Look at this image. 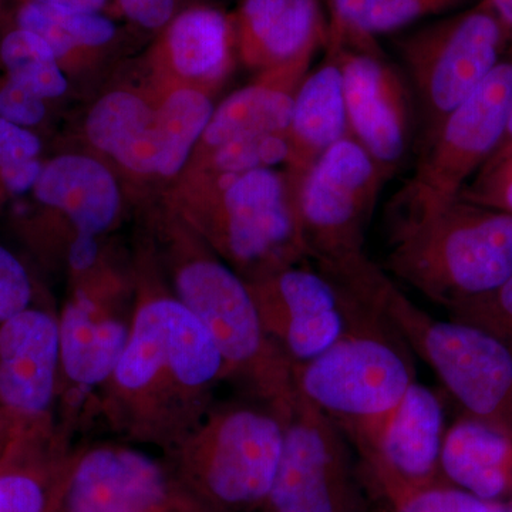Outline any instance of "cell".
I'll return each instance as SVG.
<instances>
[{
    "mask_svg": "<svg viewBox=\"0 0 512 512\" xmlns=\"http://www.w3.org/2000/svg\"><path fill=\"white\" fill-rule=\"evenodd\" d=\"M222 382L225 363L210 332L168 286L144 272L134 289L126 349L99 390V410L111 429L168 453L214 407Z\"/></svg>",
    "mask_w": 512,
    "mask_h": 512,
    "instance_id": "cell-1",
    "label": "cell"
},
{
    "mask_svg": "<svg viewBox=\"0 0 512 512\" xmlns=\"http://www.w3.org/2000/svg\"><path fill=\"white\" fill-rule=\"evenodd\" d=\"M439 377L464 416L512 437V348L487 330L421 309L366 252L316 265Z\"/></svg>",
    "mask_w": 512,
    "mask_h": 512,
    "instance_id": "cell-2",
    "label": "cell"
},
{
    "mask_svg": "<svg viewBox=\"0 0 512 512\" xmlns=\"http://www.w3.org/2000/svg\"><path fill=\"white\" fill-rule=\"evenodd\" d=\"M165 238L168 289L210 332L227 382L288 416L292 365L266 335L247 282L187 224L171 225Z\"/></svg>",
    "mask_w": 512,
    "mask_h": 512,
    "instance_id": "cell-3",
    "label": "cell"
},
{
    "mask_svg": "<svg viewBox=\"0 0 512 512\" xmlns=\"http://www.w3.org/2000/svg\"><path fill=\"white\" fill-rule=\"evenodd\" d=\"M339 292L348 312L345 332L315 359L292 366L293 392L333 421L360 456L380 436L416 372L402 340Z\"/></svg>",
    "mask_w": 512,
    "mask_h": 512,
    "instance_id": "cell-4",
    "label": "cell"
},
{
    "mask_svg": "<svg viewBox=\"0 0 512 512\" xmlns=\"http://www.w3.org/2000/svg\"><path fill=\"white\" fill-rule=\"evenodd\" d=\"M383 268L446 309L493 291L512 275V215L458 198L394 224Z\"/></svg>",
    "mask_w": 512,
    "mask_h": 512,
    "instance_id": "cell-5",
    "label": "cell"
},
{
    "mask_svg": "<svg viewBox=\"0 0 512 512\" xmlns=\"http://www.w3.org/2000/svg\"><path fill=\"white\" fill-rule=\"evenodd\" d=\"M286 416L261 400L215 403L163 454L208 512H259L274 484Z\"/></svg>",
    "mask_w": 512,
    "mask_h": 512,
    "instance_id": "cell-6",
    "label": "cell"
},
{
    "mask_svg": "<svg viewBox=\"0 0 512 512\" xmlns=\"http://www.w3.org/2000/svg\"><path fill=\"white\" fill-rule=\"evenodd\" d=\"M187 225L235 272L252 281L309 259L288 174L258 168L205 180Z\"/></svg>",
    "mask_w": 512,
    "mask_h": 512,
    "instance_id": "cell-7",
    "label": "cell"
},
{
    "mask_svg": "<svg viewBox=\"0 0 512 512\" xmlns=\"http://www.w3.org/2000/svg\"><path fill=\"white\" fill-rule=\"evenodd\" d=\"M512 104V53L458 106L429 140L394 197L396 224L420 220L458 200L503 136Z\"/></svg>",
    "mask_w": 512,
    "mask_h": 512,
    "instance_id": "cell-8",
    "label": "cell"
},
{
    "mask_svg": "<svg viewBox=\"0 0 512 512\" xmlns=\"http://www.w3.org/2000/svg\"><path fill=\"white\" fill-rule=\"evenodd\" d=\"M424 119V141L464 103L507 55L504 30L484 0L394 40Z\"/></svg>",
    "mask_w": 512,
    "mask_h": 512,
    "instance_id": "cell-9",
    "label": "cell"
},
{
    "mask_svg": "<svg viewBox=\"0 0 512 512\" xmlns=\"http://www.w3.org/2000/svg\"><path fill=\"white\" fill-rule=\"evenodd\" d=\"M214 104L207 94L180 89L153 107L137 94L116 90L90 110L86 133L101 153L133 173L174 177L200 143Z\"/></svg>",
    "mask_w": 512,
    "mask_h": 512,
    "instance_id": "cell-10",
    "label": "cell"
},
{
    "mask_svg": "<svg viewBox=\"0 0 512 512\" xmlns=\"http://www.w3.org/2000/svg\"><path fill=\"white\" fill-rule=\"evenodd\" d=\"M352 443L295 393L274 484L259 512H370Z\"/></svg>",
    "mask_w": 512,
    "mask_h": 512,
    "instance_id": "cell-11",
    "label": "cell"
},
{
    "mask_svg": "<svg viewBox=\"0 0 512 512\" xmlns=\"http://www.w3.org/2000/svg\"><path fill=\"white\" fill-rule=\"evenodd\" d=\"M387 180L350 136L316 161L298 194L299 224L312 262L328 264L365 252L367 228Z\"/></svg>",
    "mask_w": 512,
    "mask_h": 512,
    "instance_id": "cell-12",
    "label": "cell"
},
{
    "mask_svg": "<svg viewBox=\"0 0 512 512\" xmlns=\"http://www.w3.org/2000/svg\"><path fill=\"white\" fill-rule=\"evenodd\" d=\"M113 272L74 282L59 315L60 397L70 407L116 369L133 322L134 298Z\"/></svg>",
    "mask_w": 512,
    "mask_h": 512,
    "instance_id": "cell-13",
    "label": "cell"
},
{
    "mask_svg": "<svg viewBox=\"0 0 512 512\" xmlns=\"http://www.w3.org/2000/svg\"><path fill=\"white\" fill-rule=\"evenodd\" d=\"M60 512H208L165 457L119 443L83 447Z\"/></svg>",
    "mask_w": 512,
    "mask_h": 512,
    "instance_id": "cell-14",
    "label": "cell"
},
{
    "mask_svg": "<svg viewBox=\"0 0 512 512\" xmlns=\"http://www.w3.org/2000/svg\"><path fill=\"white\" fill-rule=\"evenodd\" d=\"M245 282L266 335L292 366L315 359L345 332L343 296L311 259Z\"/></svg>",
    "mask_w": 512,
    "mask_h": 512,
    "instance_id": "cell-15",
    "label": "cell"
},
{
    "mask_svg": "<svg viewBox=\"0 0 512 512\" xmlns=\"http://www.w3.org/2000/svg\"><path fill=\"white\" fill-rule=\"evenodd\" d=\"M446 431L439 394L416 380L375 443L357 456L372 504L393 503L446 483L440 468Z\"/></svg>",
    "mask_w": 512,
    "mask_h": 512,
    "instance_id": "cell-16",
    "label": "cell"
},
{
    "mask_svg": "<svg viewBox=\"0 0 512 512\" xmlns=\"http://www.w3.org/2000/svg\"><path fill=\"white\" fill-rule=\"evenodd\" d=\"M342 70L349 136L392 177L409 154L413 110L406 80L379 45H333Z\"/></svg>",
    "mask_w": 512,
    "mask_h": 512,
    "instance_id": "cell-17",
    "label": "cell"
},
{
    "mask_svg": "<svg viewBox=\"0 0 512 512\" xmlns=\"http://www.w3.org/2000/svg\"><path fill=\"white\" fill-rule=\"evenodd\" d=\"M74 420L28 417L0 456V512H60L83 447Z\"/></svg>",
    "mask_w": 512,
    "mask_h": 512,
    "instance_id": "cell-18",
    "label": "cell"
},
{
    "mask_svg": "<svg viewBox=\"0 0 512 512\" xmlns=\"http://www.w3.org/2000/svg\"><path fill=\"white\" fill-rule=\"evenodd\" d=\"M59 315L33 305L0 323V407L26 417L55 413L60 397Z\"/></svg>",
    "mask_w": 512,
    "mask_h": 512,
    "instance_id": "cell-19",
    "label": "cell"
},
{
    "mask_svg": "<svg viewBox=\"0 0 512 512\" xmlns=\"http://www.w3.org/2000/svg\"><path fill=\"white\" fill-rule=\"evenodd\" d=\"M320 47L325 45L308 47L295 59L264 70L261 79L222 101L202 134L204 153L237 138L286 134L296 93Z\"/></svg>",
    "mask_w": 512,
    "mask_h": 512,
    "instance_id": "cell-20",
    "label": "cell"
},
{
    "mask_svg": "<svg viewBox=\"0 0 512 512\" xmlns=\"http://www.w3.org/2000/svg\"><path fill=\"white\" fill-rule=\"evenodd\" d=\"M349 136L342 70L333 47L325 45V57L309 70L293 101L286 130V174L299 194L305 175L330 147Z\"/></svg>",
    "mask_w": 512,
    "mask_h": 512,
    "instance_id": "cell-21",
    "label": "cell"
},
{
    "mask_svg": "<svg viewBox=\"0 0 512 512\" xmlns=\"http://www.w3.org/2000/svg\"><path fill=\"white\" fill-rule=\"evenodd\" d=\"M232 22L239 55L262 70L325 45L328 37L323 0H242Z\"/></svg>",
    "mask_w": 512,
    "mask_h": 512,
    "instance_id": "cell-22",
    "label": "cell"
},
{
    "mask_svg": "<svg viewBox=\"0 0 512 512\" xmlns=\"http://www.w3.org/2000/svg\"><path fill=\"white\" fill-rule=\"evenodd\" d=\"M46 207L62 212L76 234L103 237L119 218V185L109 168L80 154H66L43 165L33 188Z\"/></svg>",
    "mask_w": 512,
    "mask_h": 512,
    "instance_id": "cell-23",
    "label": "cell"
},
{
    "mask_svg": "<svg viewBox=\"0 0 512 512\" xmlns=\"http://www.w3.org/2000/svg\"><path fill=\"white\" fill-rule=\"evenodd\" d=\"M440 468L446 483L500 503L512 490V437L463 414L447 427Z\"/></svg>",
    "mask_w": 512,
    "mask_h": 512,
    "instance_id": "cell-24",
    "label": "cell"
},
{
    "mask_svg": "<svg viewBox=\"0 0 512 512\" xmlns=\"http://www.w3.org/2000/svg\"><path fill=\"white\" fill-rule=\"evenodd\" d=\"M234 46L232 19L207 6L175 16L164 36V50L175 72L201 83L220 82L231 67Z\"/></svg>",
    "mask_w": 512,
    "mask_h": 512,
    "instance_id": "cell-25",
    "label": "cell"
},
{
    "mask_svg": "<svg viewBox=\"0 0 512 512\" xmlns=\"http://www.w3.org/2000/svg\"><path fill=\"white\" fill-rule=\"evenodd\" d=\"M471 0H328L326 42L366 47L424 19L440 18Z\"/></svg>",
    "mask_w": 512,
    "mask_h": 512,
    "instance_id": "cell-26",
    "label": "cell"
},
{
    "mask_svg": "<svg viewBox=\"0 0 512 512\" xmlns=\"http://www.w3.org/2000/svg\"><path fill=\"white\" fill-rule=\"evenodd\" d=\"M18 26L42 37L59 62L77 50L109 45L117 32L114 23L100 12L56 8L32 0L20 8Z\"/></svg>",
    "mask_w": 512,
    "mask_h": 512,
    "instance_id": "cell-27",
    "label": "cell"
},
{
    "mask_svg": "<svg viewBox=\"0 0 512 512\" xmlns=\"http://www.w3.org/2000/svg\"><path fill=\"white\" fill-rule=\"evenodd\" d=\"M0 59L8 80L35 93L40 99H57L67 92V80L52 47L28 30L8 33L0 45Z\"/></svg>",
    "mask_w": 512,
    "mask_h": 512,
    "instance_id": "cell-28",
    "label": "cell"
},
{
    "mask_svg": "<svg viewBox=\"0 0 512 512\" xmlns=\"http://www.w3.org/2000/svg\"><path fill=\"white\" fill-rule=\"evenodd\" d=\"M204 180L274 168L286 163V134H262L228 141L204 153Z\"/></svg>",
    "mask_w": 512,
    "mask_h": 512,
    "instance_id": "cell-29",
    "label": "cell"
},
{
    "mask_svg": "<svg viewBox=\"0 0 512 512\" xmlns=\"http://www.w3.org/2000/svg\"><path fill=\"white\" fill-rule=\"evenodd\" d=\"M450 318L493 333L512 348V275L493 291L448 306Z\"/></svg>",
    "mask_w": 512,
    "mask_h": 512,
    "instance_id": "cell-30",
    "label": "cell"
},
{
    "mask_svg": "<svg viewBox=\"0 0 512 512\" xmlns=\"http://www.w3.org/2000/svg\"><path fill=\"white\" fill-rule=\"evenodd\" d=\"M495 503L454 487L439 483L387 504H375L373 512H491Z\"/></svg>",
    "mask_w": 512,
    "mask_h": 512,
    "instance_id": "cell-31",
    "label": "cell"
},
{
    "mask_svg": "<svg viewBox=\"0 0 512 512\" xmlns=\"http://www.w3.org/2000/svg\"><path fill=\"white\" fill-rule=\"evenodd\" d=\"M458 198L512 215V156L484 165Z\"/></svg>",
    "mask_w": 512,
    "mask_h": 512,
    "instance_id": "cell-32",
    "label": "cell"
},
{
    "mask_svg": "<svg viewBox=\"0 0 512 512\" xmlns=\"http://www.w3.org/2000/svg\"><path fill=\"white\" fill-rule=\"evenodd\" d=\"M35 305V285L18 256L0 245V323Z\"/></svg>",
    "mask_w": 512,
    "mask_h": 512,
    "instance_id": "cell-33",
    "label": "cell"
},
{
    "mask_svg": "<svg viewBox=\"0 0 512 512\" xmlns=\"http://www.w3.org/2000/svg\"><path fill=\"white\" fill-rule=\"evenodd\" d=\"M45 116V100L40 99L35 93L23 89L10 80L0 87V117L2 119L28 128L42 123Z\"/></svg>",
    "mask_w": 512,
    "mask_h": 512,
    "instance_id": "cell-34",
    "label": "cell"
},
{
    "mask_svg": "<svg viewBox=\"0 0 512 512\" xmlns=\"http://www.w3.org/2000/svg\"><path fill=\"white\" fill-rule=\"evenodd\" d=\"M40 151L42 143L32 131L0 117V170L37 160Z\"/></svg>",
    "mask_w": 512,
    "mask_h": 512,
    "instance_id": "cell-35",
    "label": "cell"
},
{
    "mask_svg": "<svg viewBox=\"0 0 512 512\" xmlns=\"http://www.w3.org/2000/svg\"><path fill=\"white\" fill-rule=\"evenodd\" d=\"M121 12L140 28H164L174 18L177 0H117Z\"/></svg>",
    "mask_w": 512,
    "mask_h": 512,
    "instance_id": "cell-36",
    "label": "cell"
},
{
    "mask_svg": "<svg viewBox=\"0 0 512 512\" xmlns=\"http://www.w3.org/2000/svg\"><path fill=\"white\" fill-rule=\"evenodd\" d=\"M42 168L43 164L40 163L39 158L12 165L5 170H0V183L12 194H23L35 188Z\"/></svg>",
    "mask_w": 512,
    "mask_h": 512,
    "instance_id": "cell-37",
    "label": "cell"
},
{
    "mask_svg": "<svg viewBox=\"0 0 512 512\" xmlns=\"http://www.w3.org/2000/svg\"><path fill=\"white\" fill-rule=\"evenodd\" d=\"M28 417L0 407V456Z\"/></svg>",
    "mask_w": 512,
    "mask_h": 512,
    "instance_id": "cell-38",
    "label": "cell"
},
{
    "mask_svg": "<svg viewBox=\"0 0 512 512\" xmlns=\"http://www.w3.org/2000/svg\"><path fill=\"white\" fill-rule=\"evenodd\" d=\"M504 30L507 53H512V0H484Z\"/></svg>",
    "mask_w": 512,
    "mask_h": 512,
    "instance_id": "cell-39",
    "label": "cell"
},
{
    "mask_svg": "<svg viewBox=\"0 0 512 512\" xmlns=\"http://www.w3.org/2000/svg\"><path fill=\"white\" fill-rule=\"evenodd\" d=\"M56 8L79 10V12H101L109 0H32Z\"/></svg>",
    "mask_w": 512,
    "mask_h": 512,
    "instance_id": "cell-40",
    "label": "cell"
},
{
    "mask_svg": "<svg viewBox=\"0 0 512 512\" xmlns=\"http://www.w3.org/2000/svg\"><path fill=\"white\" fill-rule=\"evenodd\" d=\"M510 156H512V104L510 111H508V117L507 121H505L504 133L500 138V143H498L494 153L491 154V157L488 158L487 163L484 165L495 163V161H500Z\"/></svg>",
    "mask_w": 512,
    "mask_h": 512,
    "instance_id": "cell-41",
    "label": "cell"
}]
</instances>
